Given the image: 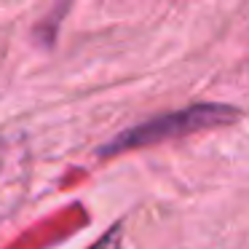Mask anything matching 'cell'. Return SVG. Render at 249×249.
I'll return each mask as SVG.
<instances>
[{"instance_id":"obj_1","label":"cell","mask_w":249,"mask_h":249,"mask_svg":"<svg viewBox=\"0 0 249 249\" xmlns=\"http://www.w3.org/2000/svg\"><path fill=\"white\" fill-rule=\"evenodd\" d=\"M238 118H241V113L236 107H231V105H193V107L156 115V118L145 121V124L131 126L124 134L115 137L113 142H107L99 153L102 156L126 153V150H134V147H147L163 140H174V137L193 134V131H201V129H212V126H225Z\"/></svg>"},{"instance_id":"obj_2","label":"cell","mask_w":249,"mask_h":249,"mask_svg":"<svg viewBox=\"0 0 249 249\" xmlns=\"http://www.w3.org/2000/svg\"><path fill=\"white\" fill-rule=\"evenodd\" d=\"M121 231H124V228H121V225L110 228V231L105 233V236L99 238V241L94 244L91 249H121V241H124V236H121Z\"/></svg>"}]
</instances>
